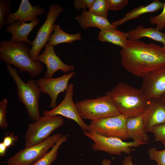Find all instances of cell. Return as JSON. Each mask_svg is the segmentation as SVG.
<instances>
[{
	"label": "cell",
	"instance_id": "34",
	"mask_svg": "<svg viewBox=\"0 0 165 165\" xmlns=\"http://www.w3.org/2000/svg\"><path fill=\"white\" fill-rule=\"evenodd\" d=\"M122 165H134L132 162V157L130 155L125 156L122 162Z\"/></svg>",
	"mask_w": 165,
	"mask_h": 165
},
{
	"label": "cell",
	"instance_id": "37",
	"mask_svg": "<svg viewBox=\"0 0 165 165\" xmlns=\"http://www.w3.org/2000/svg\"><path fill=\"white\" fill-rule=\"evenodd\" d=\"M160 99L162 101L165 103V94H164Z\"/></svg>",
	"mask_w": 165,
	"mask_h": 165
},
{
	"label": "cell",
	"instance_id": "1",
	"mask_svg": "<svg viewBox=\"0 0 165 165\" xmlns=\"http://www.w3.org/2000/svg\"><path fill=\"white\" fill-rule=\"evenodd\" d=\"M121 63L130 73L144 77L165 68V46L139 40H128L120 51Z\"/></svg>",
	"mask_w": 165,
	"mask_h": 165
},
{
	"label": "cell",
	"instance_id": "15",
	"mask_svg": "<svg viewBox=\"0 0 165 165\" xmlns=\"http://www.w3.org/2000/svg\"><path fill=\"white\" fill-rule=\"evenodd\" d=\"M142 116L145 130L150 132L153 127L165 123V103L160 99L149 100Z\"/></svg>",
	"mask_w": 165,
	"mask_h": 165
},
{
	"label": "cell",
	"instance_id": "17",
	"mask_svg": "<svg viewBox=\"0 0 165 165\" xmlns=\"http://www.w3.org/2000/svg\"><path fill=\"white\" fill-rule=\"evenodd\" d=\"M39 22L38 19L29 23L16 20L8 25L6 31L12 35L10 41L23 42L30 44V41L28 39L29 35Z\"/></svg>",
	"mask_w": 165,
	"mask_h": 165
},
{
	"label": "cell",
	"instance_id": "33",
	"mask_svg": "<svg viewBox=\"0 0 165 165\" xmlns=\"http://www.w3.org/2000/svg\"><path fill=\"white\" fill-rule=\"evenodd\" d=\"M95 0H75L74 2V7L78 10L81 9L86 10L87 8L90 9Z\"/></svg>",
	"mask_w": 165,
	"mask_h": 165
},
{
	"label": "cell",
	"instance_id": "9",
	"mask_svg": "<svg viewBox=\"0 0 165 165\" xmlns=\"http://www.w3.org/2000/svg\"><path fill=\"white\" fill-rule=\"evenodd\" d=\"M128 117L119 114L93 121L88 125L87 131L104 136L128 139L126 123Z\"/></svg>",
	"mask_w": 165,
	"mask_h": 165
},
{
	"label": "cell",
	"instance_id": "18",
	"mask_svg": "<svg viewBox=\"0 0 165 165\" xmlns=\"http://www.w3.org/2000/svg\"><path fill=\"white\" fill-rule=\"evenodd\" d=\"M75 19L84 29L96 27L102 30L117 28L107 19L97 16L86 10H82L81 14L76 16Z\"/></svg>",
	"mask_w": 165,
	"mask_h": 165
},
{
	"label": "cell",
	"instance_id": "2",
	"mask_svg": "<svg viewBox=\"0 0 165 165\" xmlns=\"http://www.w3.org/2000/svg\"><path fill=\"white\" fill-rule=\"evenodd\" d=\"M120 114L128 118L140 116L145 111L149 100L141 89L123 82L118 83L106 92Z\"/></svg>",
	"mask_w": 165,
	"mask_h": 165
},
{
	"label": "cell",
	"instance_id": "32",
	"mask_svg": "<svg viewBox=\"0 0 165 165\" xmlns=\"http://www.w3.org/2000/svg\"><path fill=\"white\" fill-rule=\"evenodd\" d=\"M18 139V136L15 135L13 132H6L4 136L2 142L8 148L10 146H13Z\"/></svg>",
	"mask_w": 165,
	"mask_h": 165
},
{
	"label": "cell",
	"instance_id": "23",
	"mask_svg": "<svg viewBox=\"0 0 165 165\" xmlns=\"http://www.w3.org/2000/svg\"><path fill=\"white\" fill-rule=\"evenodd\" d=\"M53 31L47 42L48 44L53 46L61 43L71 44L74 41L82 39V35L80 33L75 34L67 33L64 31L59 25L56 24L54 25Z\"/></svg>",
	"mask_w": 165,
	"mask_h": 165
},
{
	"label": "cell",
	"instance_id": "20",
	"mask_svg": "<svg viewBox=\"0 0 165 165\" xmlns=\"http://www.w3.org/2000/svg\"><path fill=\"white\" fill-rule=\"evenodd\" d=\"M127 32L128 40H139L142 38L147 37L160 42L165 45V33L162 32L156 28H146L141 24Z\"/></svg>",
	"mask_w": 165,
	"mask_h": 165
},
{
	"label": "cell",
	"instance_id": "10",
	"mask_svg": "<svg viewBox=\"0 0 165 165\" xmlns=\"http://www.w3.org/2000/svg\"><path fill=\"white\" fill-rule=\"evenodd\" d=\"M64 11L62 6L58 4H51L47 13L46 20L38 29L35 39L30 41L32 46L29 56L34 61L37 58L42 49L45 46L53 31V27L56 20Z\"/></svg>",
	"mask_w": 165,
	"mask_h": 165
},
{
	"label": "cell",
	"instance_id": "25",
	"mask_svg": "<svg viewBox=\"0 0 165 165\" xmlns=\"http://www.w3.org/2000/svg\"><path fill=\"white\" fill-rule=\"evenodd\" d=\"M108 10L105 0H95L88 11L97 16L107 19Z\"/></svg>",
	"mask_w": 165,
	"mask_h": 165
},
{
	"label": "cell",
	"instance_id": "21",
	"mask_svg": "<svg viewBox=\"0 0 165 165\" xmlns=\"http://www.w3.org/2000/svg\"><path fill=\"white\" fill-rule=\"evenodd\" d=\"M164 5V3L159 0H153L146 6H141L133 9L127 13L123 17L114 22L112 24L117 28L125 22L135 19L143 14L155 12L163 9Z\"/></svg>",
	"mask_w": 165,
	"mask_h": 165
},
{
	"label": "cell",
	"instance_id": "31",
	"mask_svg": "<svg viewBox=\"0 0 165 165\" xmlns=\"http://www.w3.org/2000/svg\"><path fill=\"white\" fill-rule=\"evenodd\" d=\"M109 10L117 11L123 9L128 4V0H105Z\"/></svg>",
	"mask_w": 165,
	"mask_h": 165
},
{
	"label": "cell",
	"instance_id": "12",
	"mask_svg": "<svg viewBox=\"0 0 165 165\" xmlns=\"http://www.w3.org/2000/svg\"><path fill=\"white\" fill-rule=\"evenodd\" d=\"M75 74V72H72L59 77H43L36 80L41 92L48 94L50 98V108L53 109L57 106V100L58 95L66 91L69 80Z\"/></svg>",
	"mask_w": 165,
	"mask_h": 165
},
{
	"label": "cell",
	"instance_id": "24",
	"mask_svg": "<svg viewBox=\"0 0 165 165\" xmlns=\"http://www.w3.org/2000/svg\"><path fill=\"white\" fill-rule=\"evenodd\" d=\"M68 137L67 134L62 135L50 150L30 165H51L57 159L60 148L68 140Z\"/></svg>",
	"mask_w": 165,
	"mask_h": 165
},
{
	"label": "cell",
	"instance_id": "6",
	"mask_svg": "<svg viewBox=\"0 0 165 165\" xmlns=\"http://www.w3.org/2000/svg\"><path fill=\"white\" fill-rule=\"evenodd\" d=\"M64 123V120L61 116H41L37 120L28 125L24 136L25 148L44 141Z\"/></svg>",
	"mask_w": 165,
	"mask_h": 165
},
{
	"label": "cell",
	"instance_id": "39",
	"mask_svg": "<svg viewBox=\"0 0 165 165\" xmlns=\"http://www.w3.org/2000/svg\"></svg>",
	"mask_w": 165,
	"mask_h": 165
},
{
	"label": "cell",
	"instance_id": "19",
	"mask_svg": "<svg viewBox=\"0 0 165 165\" xmlns=\"http://www.w3.org/2000/svg\"><path fill=\"white\" fill-rule=\"evenodd\" d=\"M126 130L128 138H131L134 141L147 144L149 140L145 130L142 114L134 117L127 118Z\"/></svg>",
	"mask_w": 165,
	"mask_h": 165
},
{
	"label": "cell",
	"instance_id": "8",
	"mask_svg": "<svg viewBox=\"0 0 165 165\" xmlns=\"http://www.w3.org/2000/svg\"><path fill=\"white\" fill-rule=\"evenodd\" d=\"M62 136L60 134H53L41 143L20 150L1 163L6 165H30L46 153Z\"/></svg>",
	"mask_w": 165,
	"mask_h": 165
},
{
	"label": "cell",
	"instance_id": "28",
	"mask_svg": "<svg viewBox=\"0 0 165 165\" xmlns=\"http://www.w3.org/2000/svg\"><path fill=\"white\" fill-rule=\"evenodd\" d=\"M149 21L151 24L156 25V28L160 31L165 29V1L161 13L158 15L150 17Z\"/></svg>",
	"mask_w": 165,
	"mask_h": 165
},
{
	"label": "cell",
	"instance_id": "35",
	"mask_svg": "<svg viewBox=\"0 0 165 165\" xmlns=\"http://www.w3.org/2000/svg\"><path fill=\"white\" fill-rule=\"evenodd\" d=\"M8 148L5 145L2 141L0 143V156L2 157L6 155V152Z\"/></svg>",
	"mask_w": 165,
	"mask_h": 165
},
{
	"label": "cell",
	"instance_id": "4",
	"mask_svg": "<svg viewBox=\"0 0 165 165\" xmlns=\"http://www.w3.org/2000/svg\"><path fill=\"white\" fill-rule=\"evenodd\" d=\"M7 70L17 86V96L25 106L30 119L34 122L41 117L39 102L41 92L36 81L33 79L25 82L20 77L15 68L7 64Z\"/></svg>",
	"mask_w": 165,
	"mask_h": 165
},
{
	"label": "cell",
	"instance_id": "22",
	"mask_svg": "<svg viewBox=\"0 0 165 165\" xmlns=\"http://www.w3.org/2000/svg\"><path fill=\"white\" fill-rule=\"evenodd\" d=\"M100 41L111 43L122 48L125 47L128 40L127 32H123L116 28L101 30L98 36Z\"/></svg>",
	"mask_w": 165,
	"mask_h": 165
},
{
	"label": "cell",
	"instance_id": "30",
	"mask_svg": "<svg viewBox=\"0 0 165 165\" xmlns=\"http://www.w3.org/2000/svg\"><path fill=\"white\" fill-rule=\"evenodd\" d=\"M150 132L154 135L156 141L160 142L165 146V123L153 127Z\"/></svg>",
	"mask_w": 165,
	"mask_h": 165
},
{
	"label": "cell",
	"instance_id": "16",
	"mask_svg": "<svg viewBox=\"0 0 165 165\" xmlns=\"http://www.w3.org/2000/svg\"><path fill=\"white\" fill-rule=\"evenodd\" d=\"M45 12V9L39 5L32 6L28 0H22L18 9L6 18V24H10L16 20L31 22L38 19L37 16Z\"/></svg>",
	"mask_w": 165,
	"mask_h": 165
},
{
	"label": "cell",
	"instance_id": "7",
	"mask_svg": "<svg viewBox=\"0 0 165 165\" xmlns=\"http://www.w3.org/2000/svg\"><path fill=\"white\" fill-rule=\"evenodd\" d=\"M83 134L93 141L92 147L94 151L104 152L111 155L129 154L132 151V147H137L146 144L134 141L125 142L117 138L104 136L87 131H84Z\"/></svg>",
	"mask_w": 165,
	"mask_h": 165
},
{
	"label": "cell",
	"instance_id": "29",
	"mask_svg": "<svg viewBox=\"0 0 165 165\" xmlns=\"http://www.w3.org/2000/svg\"><path fill=\"white\" fill-rule=\"evenodd\" d=\"M8 101L6 98H4L0 101V127L4 129L8 126L6 119L7 107Z\"/></svg>",
	"mask_w": 165,
	"mask_h": 165
},
{
	"label": "cell",
	"instance_id": "5",
	"mask_svg": "<svg viewBox=\"0 0 165 165\" xmlns=\"http://www.w3.org/2000/svg\"><path fill=\"white\" fill-rule=\"evenodd\" d=\"M75 104L82 119L93 121L120 114L107 95L76 101Z\"/></svg>",
	"mask_w": 165,
	"mask_h": 165
},
{
	"label": "cell",
	"instance_id": "13",
	"mask_svg": "<svg viewBox=\"0 0 165 165\" xmlns=\"http://www.w3.org/2000/svg\"><path fill=\"white\" fill-rule=\"evenodd\" d=\"M143 78L141 89L148 100L160 99L165 94V68L153 72Z\"/></svg>",
	"mask_w": 165,
	"mask_h": 165
},
{
	"label": "cell",
	"instance_id": "26",
	"mask_svg": "<svg viewBox=\"0 0 165 165\" xmlns=\"http://www.w3.org/2000/svg\"><path fill=\"white\" fill-rule=\"evenodd\" d=\"M12 2L9 0H0V29L7 25L6 18L10 13Z\"/></svg>",
	"mask_w": 165,
	"mask_h": 165
},
{
	"label": "cell",
	"instance_id": "11",
	"mask_svg": "<svg viewBox=\"0 0 165 165\" xmlns=\"http://www.w3.org/2000/svg\"><path fill=\"white\" fill-rule=\"evenodd\" d=\"M73 93L74 85L72 84H69L66 91L65 96L61 103L50 110H44L42 114L46 116H63L75 121L83 132L87 131L88 125L80 117L73 101Z\"/></svg>",
	"mask_w": 165,
	"mask_h": 165
},
{
	"label": "cell",
	"instance_id": "38",
	"mask_svg": "<svg viewBox=\"0 0 165 165\" xmlns=\"http://www.w3.org/2000/svg\"><path fill=\"white\" fill-rule=\"evenodd\" d=\"M163 46H165V45H163Z\"/></svg>",
	"mask_w": 165,
	"mask_h": 165
},
{
	"label": "cell",
	"instance_id": "36",
	"mask_svg": "<svg viewBox=\"0 0 165 165\" xmlns=\"http://www.w3.org/2000/svg\"><path fill=\"white\" fill-rule=\"evenodd\" d=\"M101 163L102 165H111V161L110 160L103 159Z\"/></svg>",
	"mask_w": 165,
	"mask_h": 165
},
{
	"label": "cell",
	"instance_id": "14",
	"mask_svg": "<svg viewBox=\"0 0 165 165\" xmlns=\"http://www.w3.org/2000/svg\"><path fill=\"white\" fill-rule=\"evenodd\" d=\"M37 61L46 65L47 70L44 77L46 78H52L54 73L58 71L67 73L74 69L73 65H67L64 63L56 54L53 46L48 43L43 52L38 56Z\"/></svg>",
	"mask_w": 165,
	"mask_h": 165
},
{
	"label": "cell",
	"instance_id": "3",
	"mask_svg": "<svg viewBox=\"0 0 165 165\" xmlns=\"http://www.w3.org/2000/svg\"><path fill=\"white\" fill-rule=\"evenodd\" d=\"M30 46L23 42L5 40L0 42V61L17 68L20 73L28 72L35 77L42 72L41 62L33 61L29 56Z\"/></svg>",
	"mask_w": 165,
	"mask_h": 165
},
{
	"label": "cell",
	"instance_id": "27",
	"mask_svg": "<svg viewBox=\"0 0 165 165\" xmlns=\"http://www.w3.org/2000/svg\"><path fill=\"white\" fill-rule=\"evenodd\" d=\"M148 152L149 159L156 161L157 165H165V149L159 150L154 147H151Z\"/></svg>",
	"mask_w": 165,
	"mask_h": 165
}]
</instances>
